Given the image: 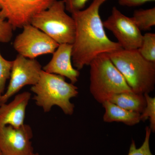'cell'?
<instances>
[{"label": "cell", "instance_id": "6da1fadb", "mask_svg": "<svg viewBox=\"0 0 155 155\" xmlns=\"http://www.w3.org/2000/svg\"><path fill=\"white\" fill-rule=\"evenodd\" d=\"M108 0H93L88 8L72 14L75 25V40L72 45V61L78 70L89 66L97 56L122 49L105 32L100 9Z\"/></svg>", "mask_w": 155, "mask_h": 155}, {"label": "cell", "instance_id": "7a4b0ae2", "mask_svg": "<svg viewBox=\"0 0 155 155\" xmlns=\"http://www.w3.org/2000/svg\"><path fill=\"white\" fill-rule=\"evenodd\" d=\"M108 55L132 91L144 94L154 90L155 63L145 59L137 50L122 49Z\"/></svg>", "mask_w": 155, "mask_h": 155}, {"label": "cell", "instance_id": "3957f363", "mask_svg": "<svg viewBox=\"0 0 155 155\" xmlns=\"http://www.w3.org/2000/svg\"><path fill=\"white\" fill-rule=\"evenodd\" d=\"M78 89L74 84L67 82L64 76L43 70L37 83L31 87V91L35 94L33 98L35 104L45 113L51 111L53 106H57L68 115L74 113L75 105L70 99L77 96Z\"/></svg>", "mask_w": 155, "mask_h": 155}, {"label": "cell", "instance_id": "277c9868", "mask_svg": "<svg viewBox=\"0 0 155 155\" xmlns=\"http://www.w3.org/2000/svg\"><path fill=\"white\" fill-rule=\"evenodd\" d=\"M91 93L102 104L114 95L131 91L123 75L112 63L108 54L97 56L91 62Z\"/></svg>", "mask_w": 155, "mask_h": 155}, {"label": "cell", "instance_id": "5b68a950", "mask_svg": "<svg viewBox=\"0 0 155 155\" xmlns=\"http://www.w3.org/2000/svg\"><path fill=\"white\" fill-rule=\"evenodd\" d=\"M66 11L63 0H57L46 10L36 14L31 19L30 24L59 45H72L75 37V22Z\"/></svg>", "mask_w": 155, "mask_h": 155}, {"label": "cell", "instance_id": "8992f818", "mask_svg": "<svg viewBox=\"0 0 155 155\" xmlns=\"http://www.w3.org/2000/svg\"><path fill=\"white\" fill-rule=\"evenodd\" d=\"M57 0H0V17L14 30L30 24L36 14L46 10Z\"/></svg>", "mask_w": 155, "mask_h": 155}, {"label": "cell", "instance_id": "52a82bcc", "mask_svg": "<svg viewBox=\"0 0 155 155\" xmlns=\"http://www.w3.org/2000/svg\"><path fill=\"white\" fill-rule=\"evenodd\" d=\"M57 42L31 24L23 27V31L14 40L13 46L19 54L29 59L53 54L59 46Z\"/></svg>", "mask_w": 155, "mask_h": 155}, {"label": "cell", "instance_id": "ba28073f", "mask_svg": "<svg viewBox=\"0 0 155 155\" xmlns=\"http://www.w3.org/2000/svg\"><path fill=\"white\" fill-rule=\"evenodd\" d=\"M13 61L10 82L7 90L0 96V106L7 103L24 87L35 85L42 70L41 65L35 59H29L18 54Z\"/></svg>", "mask_w": 155, "mask_h": 155}, {"label": "cell", "instance_id": "9c48e42d", "mask_svg": "<svg viewBox=\"0 0 155 155\" xmlns=\"http://www.w3.org/2000/svg\"><path fill=\"white\" fill-rule=\"evenodd\" d=\"M104 27L110 30L123 49L137 50L141 46L143 35L131 17L125 16L116 7L103 22Z\"/></svg>", "mask_w": 155, "mask_h": 155}, {"label": "cell", "instance_id": "30bf717a", "mask_svg": "<svg viewBox=\"0 0 155 155\" xmlns=\"http://www.w3.org/2000/svg\"><path fill=\"white\" fill-rule=\"evenodd\" d=\"M32 129L24 124L19 127H0V151L3 155H29L34 153Z\"/></svg>", "mask_w": 155, "mask_h": 155}, {"label": "cell", "instance_id": "8fae6325", "mask_svg": "<svg viewBox=\"0 0 155 155\" xmlns=\"http://www.w3.org/2000/svg\"><path fill=\"white\" fill-rule=\"evenodd\" d=\"M72 45L69 44L59 45L53 53L52 59L43 67L42 70L67 78L71 83L75 84L78 81L80 72L72 64Z\"/></svg>", "mask_w": 155, "mask_h": 155}, {"label": "cell", "instance_id": "7c38bea8", "mask_svg": "<svg viewBox=\"0 0 155 155\" xmlns=\"http://www.w3.org/2000/svg\"><path fill=\"white\" fill-rule=\"evenodd\" d=\"M31 94L25 91L15 96L8 104L0 106V127L11 125L19 127L24 125L26 107Z\"/></svg>", "mask_w": 155, "mask_h": 155}, {"label": "cell", "instance_id": "4fadbf2b", "mask_svg": "<svg viewBox=\"0 0 155 155\" xmlns=\"http://www.w3.org/2000/svg\"><path fill=\"white\" fill-rule=\"evenodd\" d=\"M102 104L105 110L103 116L104 122H122L125 125L133 126L141 121L139 113L125 110L110 101Z\"/></svg>", "mask_w": 155, "mask_h": 155}, {"label": "cell", "instance_id": "5bb4252c", "mask_svg": "<svg viewBox=\"0 0 155 155\" xmlns=\"http://www.w3.org/2000/svg\"><path fill=\"white\" fill-rule=\"evenodd\" d=\"M109 101L125 110L140 114L146 105L144 94L135 93L132 91L114 95Z\"/></svg>", "mask_w": 155, "mask_h": 155}, {"label": "cell", "instance_id": "9a60e30c", "mask_svg": "<svg viewBox=\"0 0 155 155\" xmlns=\"http://www.w3.org/2000/svg\"><path fill=\"white\" fill-rule=\"evenodd\" d=\"M131 18L140 30H149L155 25V8L135 10Z\"/></svg>", "mask_w": 155, "mask_h": 155}, {"label": "cell", "instance_id": "2e32d148", "mask_svg": "<svg viewBox=\"0 0 155 155\" xmlns=\"http://www.w3.org/2000/svg\"><path fill=\"white\" fill-rule=\"evenodd\" d=\"M137 50L145 59L155 63V34L148 32L143 35L141 46Z\"/></svg>", "mask_w": 155, "mask_h": 155}, {"label": "cell", "instance_id": "e0dca14e", "mask_svg": "<svg viewBox=\"0 0 155 155\" xmlns=\"http://www.w3.org/2000/svg\"><path fill=\"white\" fill-rule=\"evenodd\" d=\"M146 101V105L142 113L140 114V121H146L149 119L150 127L152 132L155 131V97L150 96L148 94H144Z\"/></svg>", "mask_w": 155, "mask_h": 155}, {"label": "cell", "instance_id": "ac0fdd59", "mask_svg": "<svg viewBox=\"0 0 155 155\" xmlns=\"http://www.w3.org/2000/svg\"><path fill=\"white\" fill-rule=\"evenodd\" d=\"M13 61L3 58L0 52V96L4 94L7 80L10 79Z\"/></svg>", "mask_w": 155, "mask_h": 155}, {"label": "cell", "instance_id": "d6986e66", "mask_svg": "<svg viewBox=\"0 0 155 155\" xmlns=\"http://www.w3.org/2000/svg\"><path fill=\"white\" fill-rule=\"evenodd\" d=\"M151 132L150 127L147 126L146 127L144 140L140 147H137L135 141L132 140L127 155H153L150 146V137Z\"/></svg>", "mask_w": 155, "mask_h": 155}, {"label": "cell", "instance_id": "ffe728a7", "mask_svg": "<svg viewBox=\"0 0 155 155\" xmlns=\"http://www.w3.org/2000/svg\"><path fill=\"white\" fill-rule=\"evenodd\" d=\"M13 27L5 19L0 17V42L8 43L13 36Z\"/></svg>", "mask_w": 155, "mask_h": 155}, {"label": "cell", "instance_id": "44dd1931", "mask_svg": "<svg viewBox=\"0 0 155 155\" xmlns=\"http://www.w3.org/2000/svg\"><path fill=\"white\" fill-rule=\"evenodd\" d=\"M89 0H63L66 11L72 14L83 10Z\"/></svg>", "mask_w": 155, "mask_h": 155}, {"label": "cell", "instance_id": "7402d4cb", "mask_svg": "<svg viewBox=\"0 0 155 155\" xmlns=\"http://www.w3.org/2000/svg\"><path fill=\"white\" fill-rule=\"evenodd\" d=\"M155 0H118L119 5L127 7H135L142 5L148 2H154Z\"/></svg>", "mask_w": 155, "mask_h": 155}, {"label": "cell", "instance_id": "603a6c76", "mask_svg": "<svg viewBox=\"0 0 155 155\" xmlns=\"http://www.w3.org/2000/svg\"><path fill=\"white\" fill-rule=\"evenodd\" d=\"M29 155H39L38 153H32L31 154Z\"/></svg>", "mask_w": 155, "mask_h": 155}, {"label": "cell", "instance_id": "cb8c5ba5", "mask_svg": "<svg viewBox=\"0 0 155 155\" xmlns=\"http://www.w3.org/2000/svg\"><path fill=\"white\" fill-rule=\"evenodd\" d=\"M0 155H3V154L1 152V151H0Z\"/></svg>", "mask_w": 155, "mask_h": 155}]
</instances>
